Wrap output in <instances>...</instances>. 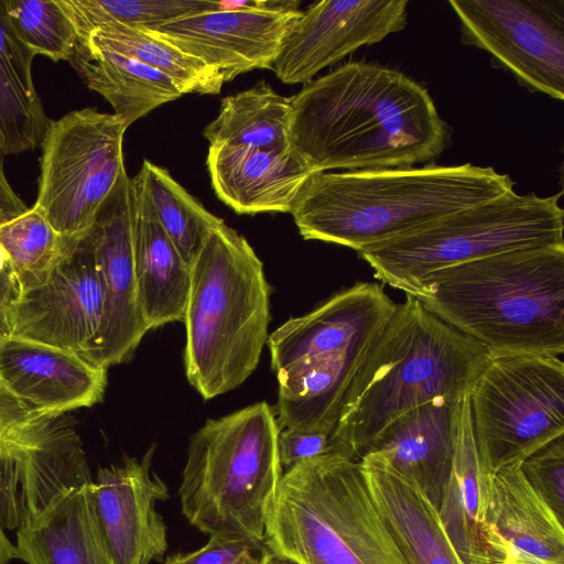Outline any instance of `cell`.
<instances>
[{"mask_svg":"<svg viewBox=\"0 0 564 564\" xmlns=\"http://www.w3.org/2000/svg\"><path fill=\"white\" fill-rule=\"evenodd\" d=\"M290 149L313 171L411 167L448 147L426 88L405 74L346 63L290 97Z\"/></svg>","mask_w":564,"mask_h":564,"instance_id":"1","label":"cell"},{"mask_svg":"<svg viewBox=\"0 0 564 564\" xmlns=\"http://www.w3.org/2000/svg\"><path fill=\"white\" fill-rule=\"evenodd\" d=\"M491 166L437 165L312 174L291 214L305 240L356 252L513 191Z\"/></svg>","mask_w":564,"mask_h":564,"instance_id":"2","label":"cell"},{"mask_svg":"<svg viewBox=\"0 0 564 564\" xmlns=\"http://www.w3.org/2000/svg\"><path fill=\"white\" fill-rule=\"evenodd\" d=\"M488 359L480 344L406 295L348 388L330 434L333 453L359 460L408 411L438 397L463 399Z\"/></svg>","mask_w":564,"mask_h":564,"instance_id":"3","label":"cell"},{"mask_svg":"<svg viewBox=\"0 0 564 564\" xmlns=\"http://www.w3.org/2000/svg\"><path fill=\"white\" fill-rule=\"evenodd\" d=\"M412 296L489 356L564 352V243L436 271Z\"/></svg>","mask_w":564,"mask_h":564,"instance_id":"4","label":"cell"},{"mask_svg":"<svg viewBox=\"0 0 564 564\" xmlns=\"http://www.w3.org/2000/svg\"><path fill=\"white\" fill-rule=\"evenodd\" d=\"M377 282H356L269 334L282 429L332 434L358 369L397 308Z\"/></svg>","mask_w":564,"mask_h":564,"instance_id":"5","label":"cell"},{"mask_svg":"<svg viewBox=\"0 0 564 564\" xmlns=\"http://www.w3.org/2000/svg\"><path fill=\"white\" fill-rule=\"evenodd\" d=\"M189 269L185 373L209 400L256 370L269 337L270 286L253 248L225 221L207 234Z\"/></svg>","mask_w":564,"mask_h":564,"instance_id":"6","label":"cell"},{"mask_svg":"<svg viewBox=\"0 0 564 564\" xmlns=\"http://www.w3.org/2000/svg\"><path fill=\"white\" fill-rule=\"evenodd\" d=\"M263 547L300 564H409L373 502L359 460L337 453L283 473Z\"/></svg>","mask_w":564,"mask_h":564,"instance_id":"7","label":"cell"},{"mask_svg":"<svg viewBox=\"0 0 564 564\" xmlns=\"http://www.w3.org/2000/svg\"><path fill=\"white\" fill-rule=\"evenodd\" d=\"M279 433L274 409L258 402L209 419L192 435L178 494L193 527L263 550L268 511L283 475Z\"/></svg>","mask_w":564,"mask_h":564,"instance_id":"8","label":"cell"},{"mask_svg":"<svg viewBox=\"0 0 564 564\" xmlns=\"http://www.w3.org/2000/svg\"><path fill=\"white\" fill-rule=\"evenodd\" d=\"M561 196L513 189L357 253L383 284L413 295L436 271L516 249L564 243Z\"/></svg>","mask_w":564,"mask_h":564,"instance_id":"9","label":"cell"},{"mask_svg":"<svg viewBox=\"0 0 564 564\" xmlns=\"http://www.w3.org/2000/svg\"><path fill=\"white\" fill-rule=\"evenodd\" d=\"M474 437L490 475L521 464L564 434V362L561 357L489 356L469 393Z\"/></svg>","mask_w":564,"mask_h":564,"instance_id":"10","label":"cell"},{"mask_svg":"<svg viewBox=\"0 0 564 564\" xmlns=\"http://www.w3.org/2000/svg\"><path fill=\"white\" fill-rule=\"evenodd\" d=\"M127 129L119 116L91 107L48 121L34 206L63 237L80 238L88 231L126 171Z\"/></svg>","mask_w":564,"mask_h":564,"instance_id":"11","label":"cell"},{"mask_svg":"<svg viewBox=\"0 0 564 564\" xmlns=\"http://www.w3.org/2000/svg\"><path fill=\"white\" fill-rule=\"evenodd\" d=\"M462 42L530 91L564 99V0H449Z\"/></svg>","mask_w":564,"mask_h":564,"instance_id":"12","label":"cell"},{"mask_svg":"<svg viewBox=\"0 0 564 564\" xmlns=\"http://www.w3.org/2000/svg\"><path fill=\"white\" fill-rule=\"evenodd\" d=\"M299 1H218L150 29L153 35L215 67L224 82L258 68L272 69L282 42L302 13Z\"/></svg>","mask_w":564,"mask_h":564,"instance_id":"13","label":"cell"},{"mask_svg":"<svg viewBox=\"0 0 564 564\" xmlns=\"http://www.w3.org/2000/svg\"><path fill=\"white\" fill-rule=\"evenodd\" d=\"M62 416L33 420L0 440L3 529H22L58 496L93 481L80 440Z\"/></svg>","mask_w":564,"mask_h":564,"instance_id":"14","label":"cell"},{"mask_svg":"<svg viewBox=\"0 0 564 564\" xmlns=\"http://www.w3.org/2000/svg\"><path fill=\"white\" fill-rule=\"evenodd\" d=\"M132 220V183L124 171L84 235L101 281L104 314L97 337L79 356L105 369L130 359L148 333L134 278Z\"/></svg>","mask_w":564,"mask_h":564,"instance_id":"15","label":"cell"},{"mask_svg":"<svg viewBox=\"0 0 564 564\" xmlns=\"http://www.w3.org/2000/svg\"><path fill=\"white\" fill-rule=\"evenodd\" d=\"M102 314L99 272L83 236L44 282L18 292L0 332L82 355L97 337Z\"/></svg>","mask_w":564,"mask_h":564,"instance_id":"16","label":"cell"},{"mask_svg":"<svg viewBox=\"0 0 564 564\" xmlns=\"http://www.w3.org/2000/svg\"><path fill=\"white\" fill-rule=\"evenodd\" d=\"M406 0H324L311 4L286 33L272 70L284 84H307L358 47L406 25Z\"/></svg>","mask_w":564,"mask_h":564,"instance_id":"17","label":"cell"},{"mask_svg":"<svg viewBox=\"0 0 564 564\" xmlns=\"http://www.w3.org/2000/svg\"><path fill=\"white\" fill-rule=\"evenodd\" d=\"M0 387L32 416L57 417L101 401L107 369L76 352L0 332Z\"/></svg>","mask_w":564,"mask_h":564,"instance_id":"18","label":"cell"},{"mask_svg":"<svg viewBox=\"0 0 564 564\" xmlns=\"http://www.w3.org/2000/svg\"><path fill=\"white\" fill-rule=\"evenodd\" d=\"M153 447L142 459L101 468L93 481L97 519L113 564H149L167 549L166 527L155 510L169 490L151 473Z\"/></svg>","mask_w":564,"mask_h":564,"instance_id":"19","label":"cell"},{"mask_svg":"<svg viewBox=\"0 0 564 564\" xmlns=\"http://www.w3.org/2000/svg\"><path fill=\"white\" fill-rule=\"evenodd\" d=\"M468 393L459 405L452 465L438 514L464 564H511L490 520L492 475L485 471L479 459Z\"/></svg>","mask_w":564,"mask_h":564,"instance_id":"20","label":"cell"},{"mask_svg":"<svg viewBox=\"0 0 564 564\" xmlns=\"http://www.w3.org/2000/svg\"><path fill=\"white\" fill-rule=\"evenodd\" d=\"M206 164L215 194L239 215L291 213L314 174L291 149L209 145Z\"/></svg>","mask_w":564,"mask_h":564,"instance_id":"21","label":"cell"},{"mask_svg":"<svg viewBox=\"0 0 564 564\" xmlns=\"http://www.w3.org/2000/svg\"><path fill=\"white\" fill-rule=\"evenodd\" d=\"M462 400L438 397L408 411L367 451L414 481L437 510L451 470Z\"/></svg>","mask_w":564,"mask_h":564,"instance_id":"22","label":"cell"},{"mask_svg":"<svg viewBox=\"0 0 564 564\" xmlns=\"http://www.w3.org/2000/svg\"><path fill=\"white\" fill-rule=\"evenodd\" d=\"M359 463L373 502L409 564H464L438 510L414 481L376 453H366Z\"/></svg>","mask_w":564,"mask_h":564,"instance_id":"23","label":"cell"},{"mask_svg":"<svg viewBox=\"0 0 564 564\" xmlns=\"http://www.w3.org/2000/svg\"><path fill=\"white\" fill-rule=\"evenodd\" d=\"M132 250L138 300L148 332L183 322L189 265L159 223L140 182L133 177Z\"/></svg>","mask_w":564,"mask_h":564,"instance_id":"24","label":"cell"},{"mask_svg":"<svg viewBox=\"0 0 564 564\" xmlns=\"http://www.w3.org/2000/svg\"><path fill=\"white\" fill-rule=\"evenodd\" d=\"M28 564H113L95 509L93 481L58 496L17 531Z\"/></svg>","mask_w":564,"mask_h":564,"instance_id":"25","label":"cell"},{"mask_svg":"<svg viewBox=\"0 0 564 564\" xmlns=\"http://www.w3.org/2000/svg\"><path fill=\"white\" fill-rule=\"evenodd\" d=\"M490 520L511 564H564L563 521L530 486L520 464L492 475Z\"/></svg>","mask_w":564,"mask_h":564,"instance_id":"26","label":"cell"},{"mask_svg":"<svg viewBox=\"0 0 564 564\" xmlns=\"http://www.w3.org/2000/svg\"><path fill=\"white\" fill-rule=\"evenodd\" d=\"M70 63L88 88L101 95L128 127L183 96L161 72L89 43L77 45Z\"/></svg>","mask_w":564,"mask_h":564,"instance_id":"27","label":"cell"},{"mask_svg":"<svg viewBox=\"0 0 564 564\" xmlns=\"http://www.w3.org/2000/svg\"><path fill=\"white\" fill-rule=\"evenodd\" d=\"M34 56L18 37L0 0V151L4 155L41 145L48 126L32 77Z\"/></svg>","mask_w":564,"mask_h":564,"instance_id":"28","label":"cell"},{"mask_svg":"<svg viewBox=\"0 0 564 564\" xmlns=\"http://www.w3.org/2000/svg\"><path fill=\"white\" fill-rule=\"evenodd\" d=\"M290 97L278 94L268 83L221 99L218 116L204 129L209 145L290 150Z\"/></svg>","mask_w":564,"mask_h":564,"instance_id":"29","label":"cell"},{"mask_svg":"<svg viewBox=\"0 0 564 564\" xmlns=\"http://www.w3.org/2000/svg\"><path fill=\"white\" fill-rule=\"evenodd\" d=\"M86 43L126 55L161 72L183 95H218L225 83L215 67L144 29L106 24L93 31L83 44Z\"/></svg>","mask_w":564,"mask_h":564,"instance_id":"30","label":"cell"},{"mask_svg":"<svg viewBox=\"0 0 564 564\" xmlns=\"http://www.w3.org/2000/svg\"><path fill=\"white\" fill-rule=\"evenodd\" d=\"M134 177L142 185L162 228L191 265L207 234L224 220L207 210L164 167L143 160Z\"/></svg>","mask_w":564,"mask_h":564,"instance_id":"31","label":"cell"},{"mask_svg":"<svg viewBox=\"0 0 564 564\" xmlns=\"http://www.w3.org/2000/svg\"><path fill=\"white\" fill-rule=\"evenodd\" d=\"M78 239L59 235L34 205L0 224V247L15 273L19 291L44 282Z\"/></svg>","mask_w":564,"mask_h":564,"instance_id":"32","label":"cell"},{"mask_svg":"<svg viewBox=\"0 0 564 564\" xmlns=\"http://www.w3.org/2000/svg\"><path fill=\"white\" fill-rule=\"evenodd\" d=\"M69 17L78 44L106 24L150 29L197 12L215 10L214 0H59Z\"/></svg>","mask_w":564,"mask_h":564,"instance_id":"33","label":"cell"},{"mask_svg":"<svg viewBox=\"0 0 564 564\" xmlns=\"http://www.w3.org/2000/svg\"><path fill=\"white\" fill-rule=\"evenodd\" d=\"M18 37L35 54L72 62L78 39L59 0H4Z\"/></svg>","mask_w":564,"mask_h":564,"instance_id":"34","label":"cell"},{"mask_svg":"<svg viewBox=\"0 0 564 564\" xmlns=\"http://www.w3.org/2000/svg\"><path fill=\"white\" fill-rule=\"evenodd\" d=\"M520 468L534 491L564 521V434L530 454Z\"/></svg>","mask_w":564,"mask_h":564,"instance_id":"35","label":"cell"},{"mask_svg":"<svg viewBox=\"0 0 564 564\" xmlns=\"http://www.w3.org/2000/svg\"><path fill=\"white\" fill-rule=\"evenodd\" d=\"M254 552L261 553L249 542L209 536L200 549L169 556L164 564H248Z\"/></svg>","mask_w":564,"mask_h":564,"instance_id":"36","label":"cell"},{"mask_svg":"<svg viewBox=\"0 0 564 564\" xmlns=\"http://www.w3.org/2000/svg\"><path fill=\"white\" fill-rule=\"evenodd\" d=\"M278 448L281 466L286 470L305 459L333 453L330 434L295 429L280 430Z\"/></svg>","mask_w":564,"mask_h":564,"instance_id":"37","label":"cell"},{"mask_svg":"<svg viewBox=\"0 0 564 564\" xmlns=\"http://www.w3.org/2000/svg\"><path fill=\"white\" fill-rule=\"evenodd\" d=\"M4 154L0 151V224L18 217L28 210V206L15 194L3 171Z\"/></svg>","mask_w":564,"mask_h":564,"instance_id":"38","label":"cell"},{"mask_svg":"<svg viewBox=\"0 0 564 564\" xmlns=\"http://www.w3.org/2000/svg\"><path fill=\"white\" fill-rule=\"evenodd\" d=\"M35 419L0 387V432Z\"/></svg>","mask_w":564,"mask_h":564,"instance_id":"39","label":"cell"},{"mask_svg":"<svg viewBox=\"0 0 564 564\" xmlns=\"http://www.w3.org/2000/svg\"><path fill=\"white\" fill-rule=\"evenodd\" d=\"M19 285L8 256L0 247V325L10 303L17 296Z\"/></svg>","mask_w":564,"mask_h":564,"instance_id":"40","label":"cell"},{"mask_svg":"<svg viewBox=\"0 0 564 564\" xmlns=\"http://www.w3.org/2000/svg\"><path fill=\"white\" fill-rule=\"evenodd\" d=\"M15 557V546L10 542L0 524V564H8Z\"/></svg>","mask_w":564,"mask_h":564,"instance_id":"41","label":"cell"},{"mask_svg":"<svg viewBox=\"0 0 564 564\" xmlns=\"http://www.w3.org/2000/svg\"><path fill=\"white\" fill-rule=\"evenodd\" d=\"M259 564H300V563H297L296 561H294L288 556L273 553L263 547V550L261 551L260 556H259Z\"/></svg>","mask_w":564,"mask_h":564,"instance_id":"42","label":"cell"},{"mask_svg":"<svg viewBox=\"0 0 564 564\" xmlns=\"http://www.w3.org/2000/svg\"><path fill=\"white\" fill-rule=\"evenodd\" d=\"M248 564H259V557H254L251 562Z\"/></svg>","mask_w":564,"mask_h":564,"instance_id":"43","label":"cell"}]
</instances>
